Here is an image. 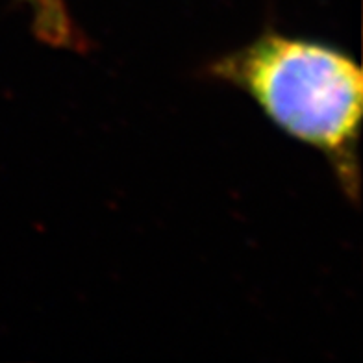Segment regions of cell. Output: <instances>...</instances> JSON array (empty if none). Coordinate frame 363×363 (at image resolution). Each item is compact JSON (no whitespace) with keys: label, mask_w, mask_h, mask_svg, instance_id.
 <instances>
[{"label":"cell","mask_w":363,"mask_h":363,"mask_svg":"<svg viewBox=\"0 0 363 363\" xmlns=\"http://www.w3.org/2000/svg\"><path fill=\"white\" fill-rule=\"evenodd\" d=\"M30 13V24L35 39L60 50L84 52L86 35L78 30L69 13L65 0H21Z\"/></svg>","instance_id":"cell-2"},{"label":"cell","mask_w":363,"mask_h":363,"mask_svg":"<svg viewBox=\"0 0 363 363\" xmlns=\"http://www.w3.org/2000/svg\"><path fill=\"white\" fill-rule=\"evenodd\" d=\"M249 96L272 126L328 162L345 196L359 201L363 74L343 48L267 30L206 67Z\"/></svg>","instance_id":"cell-1"}]
</instances>
